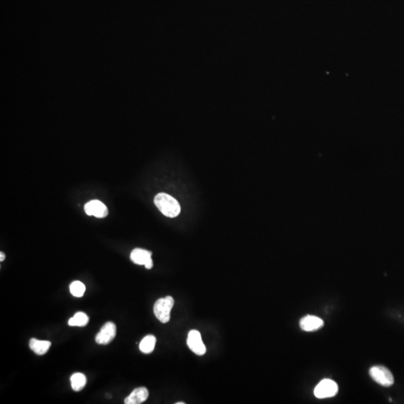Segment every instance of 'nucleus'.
Listing matches in <instances>:
<instances>
[{
	"label": "nucleus",
	"mask_w": 404,
	"mask_h": 404,
	"mask_svg": "<svg viewBox=\"0 0 404 404\" xmlns=\"http://www.w3.org/2000/svg\"><path fill=\"white\" fill-rule=\"evenodd\" d=\"M116 335V326L112 322H107L96 335L95 341L99 345H108Z\"/></svg>",
	"instance_id": "nucleus-5"
},
{
	"label": "nucleus",
	"mask_w": 404,
	"mask_h": 404,
	"mask_svg": "<svg viewBox=\"0 0 404 404\" xmlns=\"http://www.w3.org/2000/svg\"><path fill=\"white\" fill-rule=\"evenodd\" d=\"M338 387L337 383L332 380L325 379L318 383L314 388V395L319 399L331 398L338 393Z\"/></svg>",
	"instance_id": "nucleus-4"
},
{
	"label": "nucleus",
	"mask_w": 404,
	"mask_h": 404,
	"mask_svg": "<svg viewBox=\"0 0 404 404\" xmlns=\"http://www.w3.org/2000/svg\"><path fill=\"white\" fill-rule=\"evenodd\" d=\"M5 256L3 252H0V260H1V261H3V260H5Z\"/></svg>",
	"instance_id": "nucleus-16"
},
{
	"label": "nucleus",
	"mask_w": 404,
	"mask_h": 404,
	"mask_svg": "<svg viewBox=\"0 0 404 404\" xmlns=\"http://www.w3.org/2000/svg\"><path fill=\"white\" fill-rule=\"evenodd\" d=\"M148 391L145 387L135 388L129 396L125 400L126 404H140L144 403L148 398Z\"/></svg>",
	"instance_id": "nucleus-10"
},
{
	"label": "nucleus",
	"mask_w": 404,
	"mask_h": 404,
	"mask_svg": "<svg viewBox=\"0 0 404 404\" xmlns=\"http://www.w3.org/2000/svg\"><path fill=\"white\" fill-rule=\"evenodd\" d=\"M51 347V343L49 341L32 338L29 341V348L37 355H44L49 350Z\"/></svg>",
	"instance_id": "nucleus-11"
},
{
	"label": "nucleus",
	"mask_w": 404,
	"mask_h": 404,
	"mask_svg": "<svg viewBox=\"0 0 404 404\" xmlns=\"http://www.w3.org/2000/svg\"><path fill=\"white\" fill-rule=\"evenodd\" d=\"M187 345L189 349L199 356H202L206 352V348L202 341V335L197 330H191L188 334Z\"/></svg>",
	"instance_id": "nucleus-6"
},
{
	"label": "nucleus",
	"mask_w": 404,
	"mask_h": 404,
	"mask_svg": "<svg viewBox=\"0 0 404 404\" xmlns=\"http://www.w3.org/2000/svg\"><path fill=\"white\" fill-rule=\"evenodd\" d=\"M156 341H157V339L154 335H147L141 341L140 345H139V349L144 353L148 354V353H150V352L154 351Z\"/></svg>",
	"instance_id": "nucleus-12"
},
{
	"label": "nucleus",
	"mask_w": 404,
	"mask_h": 404,
	"mask_svg": "<svg viewBox=\"0 0 404 404\" xmlns=\"http://www.w3.org/2000/svg\"><path fill=\"white\" fill-rule=\"evenodd\" d=\"M369 373L370 377L382 386H391L395 382L392 373L388 368L383 366H373L370 369Z\"/></svg>",
	"instance_id": "nucleus-3"
},
{
	"label": "nucleus",
	"mask_w": 404,
	"mask_h": 404,
	"mask_svg": "<svg viewBox=\"0 0 404 404\" xmlns=\"http://www.w3.org/2000/svg\"><path fill=\"white\" fill-rule=\"evenodd\" d=\"M174 303L175 301L173 298L169 296L159 299L155 302L154 306V314L161 323H166L169 321L170 313L173 308Z\"/></svg>",
	"instance_id": "nucleus-2"
},
{
	"label": "nucleus",
	"mask_w": 404,
	"mask_h": 404,
	"mask_svg": "<svg viewBox=\"0 0 404 404\" xmlns=\"http://www.w3.org/2000/svg\"><path fill=\"white\" fill-rule=\"evenodd\" d=\"M154 204L165 217L174 218L181 213V206L178 201L166 193L157 194L154 198Z\"/></svg>",
	"instance_id": "nucleus-1"
},
{
	"label": "nucleus",
	"mask_w": 404,
	"mask_h": 404,
	"mask_svg": "<svg viewBox=\"0 0 404 404\" xmlns=\"http://www.w3.org/2000/svg\"><path fill=\"white\" fill-rule=\"evenodd\" d=\"M89 318L87 314L83 312H77L73 317L70 319L68 325L72 327H85L89 323Z\"/></svg>",
	"instance_id": "nucleus-14"
},
{
	"label": "nucleus",
	"mask_w": 404,
	"mask_h": 404,
	"mask_svg": "<svg viewBox=\"0 0 404 404\" xmlns=\"http://www.w3.org/2000/svg\"><path fill=\"white\" fill-rule=\"evenodd\" d=\"M151 256H152V253L149 251L142 249H135L131 252L130 259L135 264L144 265L149 270V269L152 268L154 266Z\"/></svg>",
	"instance_id": "nucleus-7"
},
{
	"label": "nucleus",
	"mask_w": 404,
	"mask_h": 404,
	"mask_svg": "<svg viewBox=\"0 0 404 404\" xmlns=\"http://www.w3.org/2000/svg\"><path fill=\"white\" fill-rule=\"evenodd\" d=\"M85 212L89 216H94L97 218H104L108 215L107 206L98 200H92L85 204Z\"/></svg>",
	"instance_id": "nucleus-8"
},
{
	"label": "nucleus",
	"mask_w": 404,
	"mask_h": 404,
	"mask_svg": "<svg viewBox=\"0 0 404 404\" xmlns=\"http://www.w3.org/2000/svg\"><path fill=\"white\" fill-rule=\"evenodd\" d=\"M71 383L73 391H79L86 386L87 379L82 373H76L71 377Z\"/></svg>",
	"instance_id": "nucleus-13"
},
{
	"label": "nucleus",
	"mask_w": 404,
	"mask_h": 404,
	"mask_svg": "<svg viewBox=\"0 0 404 404\" xmlns=\"http://www.w3.org/2000/svg\"><path fill=\"white\" fill-rule=\"evenodd\" d=\"M70 291L76 297H82L86 291V286L79 281H74L70 285Z\"/></svg>",
	"instance_id": "nucleus-15"
},
{
	"label": "nucleus",
	"mask_w": 404,
	"mask_h": 404,
	"mask_svg": "<svg viewBox=\"0 0 404 404\" xmlns=\"http://www.w3.org/2000/svg\"><path fill=\"white\" fill-rule=\"evenodd\" d=\"M323 325L324 323L322 319L313 315H307L302 317L299 322L300 328L306 331H316L322 328Z\"/></svg>",
	"instance_id": "nucleus-9"
},
{
	"label": "nucleus",
	"mask_w": 404,
	"mask_h": 404,
	"mask_svg": "<svg viewBox=\"0 0 404 404\" xmlns=\"http://www.w3.org/2000/svg\"><path fill=\"white\" fill-rule=\"evenodd\" d=\"M176 404H185L184 402H178L176 403Z\"/></svg>",
	"instance_id": "nucleus-17"
}]
</instances>
